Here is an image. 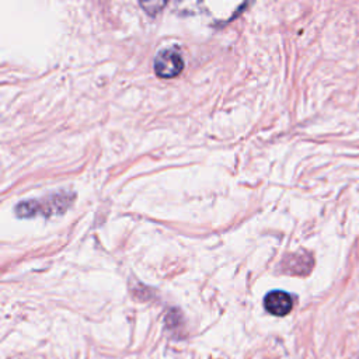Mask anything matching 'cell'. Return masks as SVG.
Returning <instances> with one entry per match:
<instances>
[{
  "mask_svg": "<svg viewBox=\"0 0 359 359\" xmlns=\"http://www.w3.org/2000/svg\"><path fill=\"white\" fill-rule=\"evenodd\" d=\"M264 307L268 313L282 317L290 313L293 307L292 296L283 290H272L264 297Z\"/></svg>",
  "mask_w": 359,
  "mask_h": 359,
  "instance_id": "2",
  "label": "cell"
},
{
  "mask_svg": "<svg viewBox=\"0 0 359 359\" xmlns=\"http://www.w3.org/2000/svg\"><path fill=\"white\" fill-rule=\"evenodd\" d=\"M184 69V59L177 48H165L154 57V72L161 79H172Z\"/></svg>",
  "mask_w": 359,
  "mask_h": 359,
  "instance_id": "1",
  "label": "cell"
}]
</instances>
